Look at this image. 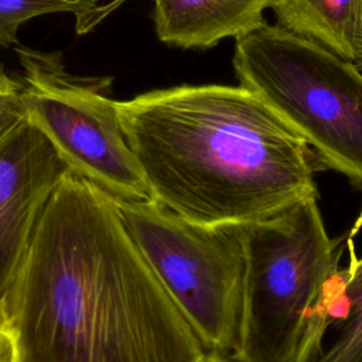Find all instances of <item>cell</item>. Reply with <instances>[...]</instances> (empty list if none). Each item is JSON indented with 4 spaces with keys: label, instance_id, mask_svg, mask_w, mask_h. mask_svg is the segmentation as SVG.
I'll use <instances>...</instances> for the list:
<instances>
[{
    "label": "cell",
    "instance_id": "obj_13",
    "mask_svg": "<svg viewBox=\"0 0 362 362\" xmlns=\"http://www.w3.org/2000/svg\"><path fill=\"white\" fill-rule=\"evenodd\" d=\"M0 362H14L13 341L6 331H0Z\"/></svg>",
    "mask_w": 362,
    "mask_h": 362
},
{
    "label": "cell",
    "instance_id": "obj_12",
    "mask_svg": "<svg viewBox=\"0 0 362 362\" xmlns=\"http://www.w3.org/2000/svg\"><path fill=\"white\" fill-rule=\"evenodd\" d=\"M27 116L21 88H0V139Z\"/></svg>",
    "mask_w": 362,
    "mask_h": 362
},
{
    "label": "cell",
    "instance_id": "obj_4",
    "mask_svg": "<svg viewBox=\"0 0 362 362\" xmlns=\"http://www.w3.org/2000/svg\"><path fill=\"white\" fill-rule=\"evenodd\" d=\"M245 274L233 362H293L305 318L338 266L317 198L242 225Z\"/></svg>",
    "mask_w": 362,
    "mask_h": 362
},
{
    "label": "cell",
    "instance_id": "obj_15",
    "mask_svg": "<svg viewBox=\"0 0 362 362\" xmlns=\"http://www.w3.org/2000/svg\"><path fill=\"white\" fill-rule=\"evenodd\" d=\"M361 226H362V211H361L359 216L356 218V221H355V223H354V226H352V229H351V232H349V235H348L346 238L354 239V236L358 233V230L361 229Z\"/></svg>",
    "mask_w": 362,
    "mask_h": 362
},
{
    "label": "cell",
    "instance_id": "obj_1",
    "mask_svg": "<svg viewBox=\"0 0 362 362\" xmlns=\"http://www.w3.org/2000/svg\"><path fill=\"white\" fill-rule=\"evenodd\" d=\"M14 362H205L115 199L69 171L3 298Z\"/></svg>",
    "mask_w": 362,
    "mask_h": 362
},
{
    "label": "cell",
    "instance_id": "obj_16",
    "mask_svg": "<svg viewBox=\"0 0 362 362\" xmlns=\"http://www.w3.org/2000/svg\"><path fill=\"white\" fill-rule=\"evenodd\" d=\"M0 331H6V313L1 303H0Z\"/></svg>",
    "mask_w": 362,
    "mask_h": 362
},
{
    "label": "cell",
    "instance_id": "obj_5",
    "mask_svg": "<svg viewBox=\"0 0 362 362\" xmlns=\"http://www.w3.org/2000/svg\"><path fill=\"white\" fill-rule=\"evenodd\" d=\"M115 204L132 239L206 351L230 356L242 308V225L197 223L154 199Z\"/></svg>",
    "mask_w": 362,
    "mask_h": 362
},
{
    "label": "cell",
    "instance_id": "obj_10",
    "mask_svg": "<svg viewBox=\"0 0 362 362\" xmlns=\"http://www.w3.org/2000/svg\"><path fill=\"white\" fill-rule=\"evenodd\" d=\"M279 25L358 64L362 59V0H270Z\"/></svg>",
    "mask_w": 362,
    "mask_h": 362
},
{
    "label": "cell",
    "instance_id": "obj_17",
    "mask_svg": "<svg viewBox=\"0 0 362 362\" xmlns=\"http://www.w3.org/2000/svg\"><path fill=\"white\" fill-rule=\"evenodd\" d=\"M356 65H358V66H359V68H361V69H362V59H361V61H359V62H358V64H356Z\"/></svg>",
    "mask_w": 362,
    "mask_h": 362
},
{
    "label": "cell",
    "instance_id": "obj_3",
    "mask_svg": "<svg viewBox=\"0 0 362 362\" xmlns=\"http://www.w3.org/2000/svg\"><path fill=\"white\" fill-rule=\"evenodd\" d=\"M239 85L267 103L310 146L322 167L362 188V69L283 27L236 40Z\"/></svg>",
    "mask_w": 362,
    "mask_h": 362
},
{
    "label": "cell",
    "instance_id": "obj_6",
    "mask_svg": "<svg viewBox=\"0 0 362 362\" xmlns=\"http://www.w3.org/2000/svg\"><path fill=\"white\" fill-rule=\"evenodd\" d=\"M27 117L52 141L71 170L115 199H151L110 98V76H79L59 52L17 45Z\"/></svg>",
    "mask_w": 362,
    "mask_h": 362
},
{
    "label": "cell",
    "instance_id": "obj_8",
    "mask_svg": "<svg viewBox=\"0 0 362 362\" xmlns=\"http://www.w3.org/2000/svg\"><path fill=\"white\" fill-rule=\"evenodd\" d=\"M349 262L325 279L305 318L293 362H362V256L345 238Z\"/></svg>",
    "mask_w": 362,
    "mask_h": 362
},
{
    "label": "cell",
    "instance_id": "obj_7",
    "mask_svg": "<svg viewBox=\"0 0 362 362\" xmlns=\"http://www.w3.org/2000/svg\"><path fill=\"white\" fill-rule=\"evenodd\" d=\"M72 171L27 116L0 139V303L51 195Z\"/></svg>",
    "mask_w": 362,
    "mask_h": 362
},
{
    "label": "cell",
    "instance_id": "obj_9",
    "mask_svg": "<svg viewBox=\"0 0 362 362\" xmlns=\"http://www.w3.org/2000/svg\"><path fill=\"white\" fill-rule=\"evenodd\" d=\"M270 0H154L160 41L180 48H209L266 25Z\"/></svg>",
    "mask_w": 362,
    "mask_h": 362
},
{
    "label": "cell",
    "instance_id": "obj_11",
    "mask_svg": "<svg viewBox=\"0 0 362 362\" xmlns=\"http://www.w3.org/2000/svg\"><path fill=\"white\" fill-rule=\"evenodd\" d=\"M99 10V0H0V47L18 45L17 30L30 18L72 13L85 18ZM18 81L10 78L0 62V88H18Z\"/></svg>",
    "mask_w": 362,
    "mask_h": 362
},
{
    "label": "cell",
    "instance_id": "obj_14",
    "mask_svg": "<svg viewBox=\"0 0 362 362\" xmlns=\"http://www.w3.org/2000/svg\"><path fill=\"white\" fill-rule=\"evenodd\" d=\"M205 362H233V361L229 356H223V355H219V354L208 352Z\"/></svg>",
    "mask_w": 362,
    "mask_h": 362
},
{
    "label": "cell",
    "instance_id": "obj_2",
    "mask_svg": "<svg viewBox=\"0 0 362 362\" xmlns=\"http://www.w3.org/2000/svg\"><path fill=\"white\" fill-rule=\"evenodd\" d=\"M116 109L151 199L188 221L249 225L318 197L310 146L240 85L154 89Z\"/></svg>",
    "mask_w": 362,
    "mask_h": 362
}]
</instances>
